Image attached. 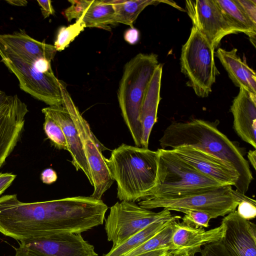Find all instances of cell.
I'll use <instances>...</instances> for the list:
<instances>
[{
    "mask_svg": "<svg viewBox=\"0 0 256 256\" xmlns=\"http://www.w3.org/2000/svg\"><path fill=\"white\" fill-rule=\"evenodd\" d=\"M54 45L36 40L24 30L0 34L2 62L18 78L20 88L49 106L62 104V81L51 67Z\"/></svg>",
    "mask_w": 256,
    "mask_h": 256,
    "instance_id": "6da1fadb",
    "label": "cell"
},
{
    "mask_svg": "<svg viewBox=\"0 0 256 256\" xmlns=\"http://www.w3.org/2000/svg\"><path fill=\"white\" fill-rule=\"evenodd\" d=\"M218 120L211 122L198 118L173 122L164 130L160 144L162 149L192 146L220 159L237 172L238 179L234 187L245 194L253 180L248 162L238 144L218 128Z\"/></svg>",
    "mask_w": 256,
    "mask_h": 256,
    "instance_id": "7a4b0ae2",
    "label": "cell"
},
{
    "mask_svg": "<svg viewBox=\"0 0 256 256\" xmlns=\"http://www.w3.org/2000/svg\"><path fill=\"white\" fill-rule=\"evenodd\" d=\"M105 160L116 182L117 197L120 201L136 202L146 198L155 184L156 150L122 144Z\"/></svg>",
    "mask_w": 256,
    "mask_h": 256,
    "instance_id": "3957f363",
    "label": "cell"
},
{
    "mask_svg": "<svg viewBox=\"0 0 256 256\" xmlns=\"http://www.w3.org/2000/svg\"><path fill=\"white\" fill-rule=\"evenodd\" d=\"M156 152L155 184L144 200L180 196L223 186L200 172L171 149L158 148Z\"/></svg>",
    "mask_w": 256,
    "mask_h": 256,
    "instance_id": "277c9868",
    "label": "cell"
},
{
    "mask_svg": "<svg viewBox=\"0 0 256 256\" xmlns=\"http://www.w3.org/2000/svg\"><path fill=\"white\" fill-rule=\"evenodd\" d=\"M158 64L156 54H136L125 64L119 84L118 98L122 114L138 147H142V102L148 84Z\"/></svg>",
    "mask_w": 256,
    "mask_h": 256,
    "instance_id": "5b68a950",
    "label": "cell"
},
{
    "mask_svg": "<svg viewBox=\"0 0 256 256\" xmlns=\"http://www.w3.org/2000/svg\"><path fill=\"white\" fill-rule=\"evenodd\" d=\"M214 49L204 35L192 26L182 46L180 56L182 72L196 95L206 98L212 91L219 72L214 60Z\"/></svg>",
    "mask_w": 256,
    "mask_h": 256,
    "instance_id": "8992f818",
    "label": "cell"
},
{
    "mask_svg": "<svg viewBox=\"0 0 256 256\" xmlns=\"http://www.w3.org/2000/svg\"><path fill=\"white\" fill-rule=\"evenodd\" d=\"M62 106L69 112L78 130L90 169L94 186L90 196L102 200L104 193L112 186L114 180L110 173L102 152L107 149L96 137L87 121L80 112L65 84L62 82Z\"/></svg>",
    "mask_w": 256,
    "mask_h": 256,
    "instance_id": "52a82bcc",
    "label": "cell"
},
{
    "mask_svg": "<svg viewBox=\"0 0 256 256\" xmlns=\"http://www.w3.org/2000/svg\"><path fill=\"white\" fill-rule=\"evenodd\" d=\"M232 186L226 185L206 191L172 198H150L139 202L142 208H157L179 212L181 210H200L209 214L212 218L224 216L236 210L238 201L232 194Z\"/></svg>",
    "mask_w": 256,
    "mask_h": 256,
    "instance_id": "ba28073f",
    "label": "cell"
},
{
    "mask_svg": "<svg viewBox=\"0 0 256 256\" xmlns=\"http://www.w3.org/2000/svg\"><path fill=\"white\" fill-rule=\"evenodd\" d=\"M181 218L173 215L166 208L156 212L142 208L135 202L122 200L110 208L104 228L108 240L112 242L114 247L122 244L152 223L178 220Z\"/></svg>",
    "mask_w": 256,
    "mask_h": 256,
    "instance_id": "9c48e42d",
    "label": "cell"
},
{
    "mask_svg": "<svg viewBox=\"0 0 256 256\" xmlns=\"http://www.w3.org/2000/svg\"><path fill=\"white\" fill-rule=\"evenodd\" d=\"M18 250L32 256H98L81 234L56 233L20 242Z\"/></svg>",
    "mask_w": 256,
    "mask_h": 256,
    "instance_id": "30bf717a",
    "label": "cell"
},
{
    "mask_svg": "<svg viewBox=\"0 0 256 256\" xmlns=\"http://www.w3.org/2000/svg\"><path fill=\"white\" fill-rule=\"evenodd\" d=\"M185 5L192 26L204 35L214 49L218 46L223 38L238 33L216 0H188Z\"/></svg>",
    "mask_w": 256,
    "mask_h": 256,
    "instance_id": "8fae6325",
    "label": "cell"
},
{
    "mask_svg": "<svg viewBox=\"0 0 256 256\" xmlns=\"http://www.w3.org/2000/svg\"><path fill=\"white\" fill-rule=\"evenodd\" d=\"M28 112L17 95L8 96L0 107V168L20 140Z\"/></svg>",
    "mask_w": 256,
    "mask_h": 256,
    "instance_id": "7c38bea8",
    "label": "cell"
},
{
    "mask_svg": "<svg viewBox=\"0 0 256 256\" xmlns=\"http://www.w3.org/2000/svg\"><path fill=\"white\" fill-rule=\"evenodd\" d=\"M224 217L223 244L236 256H256L255 224L241 218L236 210Z\"/></svg>",
    "mask_w": 256,
    "mask_h": 256,
    "instance_id": "4fadbf2b",
    "label": "cell"
},
{
    "mask_svg": "<svg viewBox=\"0 0 256 256\" xmlns=\"http://www.w3.org/2000/svg\"><path fill=\"white\" fill-rule=\"evenodd\" d=\"M171 150L200 172L222 185H236L238 179L237 172L220 159L190 146H180Z\"/></svg>",
    "mask_w": 256,
    "mask_h": 256,
    "instance_id": "5bb4252c",
    "label": "cell"
},
{
    "mask_svg": "<svg viewBox=\"0 0 256 256\" xmlns=\"http://www.w3.org/2000/svg\"><path fill=\"white\" fill-rule=\"evenodd\" d=\"M42 112L44 115H47L54 120L61 127L66 140L68 151L72 158V164L76 170L83 172L92 186V179L81 140L67 109L62 105L52 106L43 108Z\"/></svg>",
    "mask_w": 256,
    "mask_h": 256,
    "instance_id": "9a60e30c",
    "label": "cell"
},
{
    "mask_svg": "<svg viewBox=\"0 0 256 256\" xmlns=\"http://www.w3.org/2000/svg\"><path fill=\"white\" fill-rule=\"evenodd\" d=\"M233 128L244 142L256 148V94L240 88L230 106Z\"/></svg>",
    "mask_w": 256,
    "mask_h": 256,
    "instance_id": "2e32d148",
    "label": "cell"
},
{
    "mask_svg": "<svg viewBox=\"0 0 256 256\" xmlns=\"http://www.w3.org/2000/svg\"><path fill=\"white\" fill-rule=\"evenodd\" d=\"M162 73V65L158 64L148 84L142 102L140 122L142 131V147L144 148H148L150 136L157 121Z\"/></svg>",
    "mask_w": 256,
    "mask_h": 256,
    "instance_id": "e0dca14e",
    "label": "cell"
},
{
    "mask_svg": "<svg viewBox=\"0 0 256 256\" xmlns=\"http://www.w3.org/2000/svg\"><path fill=\"white\" fill-rule=\"evenodd\" d=\"M224 233L222 225L205 230L182 224L178 220L171 239V250L201 249L202 246L220 241Z\"/></svg>",
    "mask_w": 256,
    "mask_h": 256,
    "instance_id": "ac0fdd59",
    "label": "cell"
},
{
    "mask_svg": "<svg viewBox=\"0 0 256 256\" xmlns=\"http://www.w3.org/2000/svg\"><path fill=\"white\" fill-rule=\"evenodd\" d=\"M236 48L226 50L218 48L216 56L226 71L234 84L256 94V74L237 54Z\"/></svg>",
    "mask_w": 256,
    "mask_h": 256,
    "instance_id": "d6986e66",
    "label": "cell"
},
{
    "mask_svg": "<svg viewBox=\"0 0 256 256\" xmlns=\"http://www.w3.org/2000/svg\"><path fill=\"white\" fill-rule=\"evenodd\" d=\"M86 28H96L110 30L115 22L114 10L110 0H93L81 17L77 20Z\"/></svg>",
    "mask_w": 256,
    "mask_h": 256,
    "instance_id": "ffe728a7",
    "label": "cell"
},
{
    "mask_svg": "<svg viewBox=\"0 0 256 256\" xmlns=\"http://www.w3.org/2000/svg\"><path fill=\"white\" fill-rule=\"evenodd\" d=\"M219 7L228 21L238 32L248 36L256 47V24L244 13L236 0H216Z\"/></svg>",
    "mask_w": 256,
    "mask_h": 256,
    "instance_id": "44dd1931",
    "label": "cell"
},
{
    "mask_svg": "<svg viewBox=\"0 0 256 256\" xmlns=\"http://www.w3.org/2000/svg\"><path fill=\"white\" fill-rule=\"evenodd\" d=\"M113 5L115 22L134 28L133 24L140 13L148 6L156 5L164 0H110Z\"/></svg>",
    "mask_w": 256,
    "mask_h": 256,
    "instance_id": "7402d4cb",
    "label": "cell"
},
{
    "mask_svg": "<svg viewBox=\"0 0 256 256\" xmlns=\"http://www.w3.org/2000/svg\"><path fill=\"white\" fill-rule=\"evenodd\" d=\"M171 220H162L150 224L142 230L130 238L122 244L112 247L110 251L106 254H104L103 256H124L159 232Z\"/></svg>",
    "mask_w": 256,
    "mask_h": 256,
    "instance_id": "603a6c76",
    "label": "cell"
},
{
    "mask_svg": "<svg viewBox=\"0 0 256 256\" xmlns=\"http://www.w3.org/2000/svg\"><path fill=\"white\" fill-rule=\"evenodd\" d=\"M177 220H171L151 238L124 256H136L160 249H168L171 250L172 236L174 228V223Z\"/></svg>",
    "mask_w": 256,
    "mask_h": 256,
    "instance_id": "cb8c5ba5",
    "label": "cell"
},
{
    "mask_svg": "<svg viewBox=\"0 0 256 256\" xmlns=\"http://www.w3.org/2000/svg\"><path fill=\"white\" fill-rule=\"evenodd\" d=\"M85 28L84 24L79 20L68 26L60 28L54 44L56 50H64Z\"/></svg>",
    "mask_w": 256,
    "mask_h": 256,
    "instance_id": "d4e9b609",
    "label": "cell"
},
{
    "mask_svg": "<svg viewBox=\"0 0 256 256\" xmlns=\"http://www.w3.org/2000/svg\"><path fill=\"white\" fill-rule=\"evenodd\" d=\"M44 130L52 144L58 150H68V144L64 133L60 125L52 118L44 115Z\"/></svg>",
    "mask_w": 256,
    "mask_h": 256,
    "instance_id": "484cf974",
    "label": "cell"
},
{
    "mask_svg": "<svg viewBox=\"0 0 256 256\" xmlns=\"http://www.w3.org/2000/svg\"><path fill=\"white\" fill-rule=\"evenodd\" d=\"M184 214L180 223L184 225L196 228H207L209 227L210 221L212 219L211 216L204 212L191 210H181L179 211Z\"/></svg>",
    "mask_w": 256,
    "mask_h": 256,
    "instance_id": "4316f807",
    "label": "cell"
},
{
    "mask_svg": "<svg viewBox=\"0 0 256 256\" xmlns=\"http://www.w3.org/2000/svg\"><path fill=\"white\" fill-rule=\"evenodd\" d=\"M232 194L238 201L236 212L242 218L250 220L256 216V200L236 190H232Z\"/></svg>",
    "mask_w": 256,
    "mask_h": 256,
    "instance_id": "83f0119b",
    "label": "cell"
},
{
    "mask_svg": "<svg viewBox=\"0 0 256 256\" xmlns=\"http://www.w3.org/2000/svg\"><path fill=\"white\" fill-rule=\"evenodd\" d=\"M92 1L93 0H68L71 5L64 10V16L69 22L73 19H79Z\"/></svg>",
    "mask_w": 256,
    "mask_h": 256,
    "instance_id": "f1b7e54d",
    "label": "cell"
},
{
    "mask_svg": "<svg viewBox=\"0 0 256 256\" xmlns=\"http://www.w3.org/2000/svg\"><path fill=\"white\" fill-rule=\"evenodd\" d=\"M200 252V256H236L220 240L204 246Z\"/></svg>",
    "mask_w": 256,
    "mask_h": 256,
    "instance_id": "f546056e",
    "label": "cell"
},
{
    "mask_svg": "<svg viewBox=\"0 0 256 256\" xmlns=\"http://www.w3.org/2000/svg\"><path fill=\"white\" fill-rule=\"evenodd\" d=\"M250 20L256 24V0H236Z\"/></svg>",
    "mask_w": 256,
    "mask_h": 256,
    "instance_id": "4dcf8cb0",
    "label": "cell"
},
{
    "mask_svg": "<svg viewBox=\"0 0 256 256\" xmlns=\"http://www.w3.org/2000/svg\"><path fill=\"white\" fill-rule=\"evenodd\" d=\"M16 176L12 173H0V196L11 185Z\"/></svg>",
    "mask_w": 256,
    "mask_h": 256,
    "instance_id": "1f68e13d",
    "label": "cell"
},
{
    "mask_svg": "<svg viewBox=\"0 0 256 256\" xmlns=\"http://www.w3.org/2000/svg\"><path fill=\"white\" fill-rule=\"evenodd\" d=\"M37 2L40 8L42 14L44 18L49 17L54 14L55 11L52 4V1L50 0H39Z\"/></svg>",
    "mask_w": 256,
    "mask_h": 256,
    "instance_id": "d6a6232c",
    "label": "cell"
},
{
    "mask_svg": "<svg viewBox=\"0 0 256 256\" xmlns=\"http://www.w3.org/2000/svg\"><path fill=\"white\" fill-rule=\"evenodd\" d=\"M124 39L130 44H136L139 40L140 33L134 28L128 29L124 33Z\"/></svg>",
    "mask_w": 256,
    "mask_h": 256,
    "instance_id": "836d02e7",
    "label": "cell"
},
{
    "mask_svg": "<svg viewBox=\"0 0 256 256\" xmlns=\"http://www.w3.org/2000/svg\"><path fill=\"white\" fill-rule=\"evenodd\" d=\"M57 178L56 172L50 168L45 169L41 174V180L46 184H51L55 182Z\"/></svg>",
    "mask_w": 256,
    "mask_h": 256,
    "instance_id": "e575fe53",
    "label": "cell"
},
{
    "mask_svg": "<svg viewBox=\"0 0 256 256\" xmlns=\"http://www.w3.org/2000/svg\"><path fill=\"white\" fill-rule=\"evenodd\" d=\"M201 249L184 250H170L168 256H196Z\"/></svg>",
    "mask_w": 256,
    "mask_h": 256,
    "instance_id": "d590c367",
    "label": "cell"
},
{
    "mask_svg": "<svg viewBox=\"0 0 256 256\" xmlns=\"http://www.w3.org/2000/svg\"><path fill=\"white\" fill-rule=\"evenodd\" d=\"M170 250L168 249H160L142 254L136 256H168Z\"/></svg>",
    "mask_w": 256,
    "mask_h": 256,
    "instance_id": "8d00e7d4",
    "label": "cell"
},
{
    "mask_svg": "<svg viewBox=\"0 0 256 256\" xmlns=\"http://www.w3.org/2000/svg\"><path fill=\"white\" fill-rule=\"evenodd\" d=\"M247 157L249 162L252 165L254 169L256 170V150H250L248 153Z\"/></svg>",
    "mask_w": 256,
    "mask_h": 256,
    "instance_id": "74e56055",
    "label": "cell"
},
{
    "mask_svg": "<svg viewBox=\"0 0 256 256\" xmlns=\"http://www.w3.org/2000/svg\"><path fill=\"white\" fill-rule=\"evenodd\" d=\"M8 4L16 6H26L28 4V2L25 0H6Z\"/></svg>",
    "mask_w": 256,
    "mask_h": 256,
    "instance_id": "f35d334b",
    "label": "cell"
},
{
    "mask_svg": "<svg viewBox=\"0 0 256 256\" xmlns=\"http://www.w3.org/2000/svg\"><path fill=\"white\" fill-rule=\"evenodd\" d=\"M8 96L5 92L0 90V107L5 102Z\"/></svg>",
    "mask_w": 256,
    "mask_h": 256,
    "instance_id": "ab89813d",
    "label": "cell"
},
{
    "mask_svg": "<svg viewBox=\"0 0 256 256\" xmlns=\"http://www.w3.org/2000/svg\"><path fill=\"white\" fill-rule=\"evenodd\" d=\"M16 253L14 256H32L24 252L16 250Z\"/></svg>",
    "mask_w": 256,
    "mask_h": 256,
    "instance_id": "60d3db41",
    "label": "cell"
}]
</instances>
